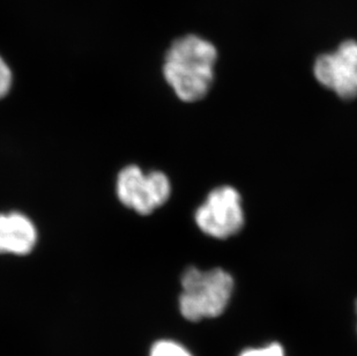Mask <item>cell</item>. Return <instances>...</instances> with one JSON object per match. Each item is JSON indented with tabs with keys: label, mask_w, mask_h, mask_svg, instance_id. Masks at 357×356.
Instances as JSON below:
<instances>
[{
	"label": "cell",
	"mask_w": 357,
	"mask_h": 356,
	"mask_svg": "<svg viewBox=\"0 0 357 356\" xmlns=\"http://www.w3.org/2000/svg\"><path fill=\"white\" fill-rule=\"evenodd\" d=\"M314 77L323 87L346 101L357 98V42L344 40L337 50L316 59Z\"/></svg>",
	"instance_id": "5"
},
{
	"label": "cell",
	"mask_w": 357,
	"mask_h": 356,
	"mask_svg": "<svg viewBox=\"0 0 357 356\" xmlns=\"http://www.w3.org/2000/svg\"><path fill=\"white\" fill-rule=\"evenodd\" d=\"M241 356H284V350L279 343H271L264 348H250L241 354Z\"/></svg>",
	"instance_id": "9"
},
{
	"label": "cell",
	"mask_w": 357,
	"mask_h": 356,
	"mask_svg": "<svg viewBox=\"0 0 357 356\" xmlns=\"http://www.w3.org/2000/svg\"><path fill=\"white\" fill-rule=\"evenodd\" d=\"M356 311H357V304H356Z\"/></svg>",
	"instance_id": "10"
},
{
	"label": "cell",
	"mask_w": 357,
	"mask_h": 356,
	"mask_svg": "<svg viewBox=\"0 0 357 356\" xmlns=\"http://www.w3.org/2000/svg\"><path fill=\"white\" fill-rule=\"evenodd\" d=\"M36 241V228L26 215L0 214V253L27 255L34 249Z\"/></svg>",
	"instance_id": "6"
},
{
	"label": "cell",
	"mask_w": 357,
	"mask_h": 356,
	"mask_svg": "<svg viewBox=\"0 0 357 356\" xmlns=\"http://www.w3.org/2000/svg\"><path fill=\"white\" fill-rule=\"evenodd\" d=\"M149 356H192V354L176 341L160 340L153 345Z\"/></svg>",
	"instance_id": "7"
},
{
	"label": "cell",
	"mask_w": 357,
	"mask_h": 356,
	"mask_svg": "<svg viewBox=\"0 0 357 356\" xmlns=\"http://www.w3.org/2000/svg\"><path fill=\"white\" fill-rule=\"evenodd\" d=\"M12 72L6 61L0 57V98H5L12 87Z\"/></svg>",
	"instance_id": "8"
},
{
	"label": "cell",
	"mask_w": 357,
	"mask_h": 356,
	"mask_svg": "<svg viewBox=\"0 0 357 356\" xmlns=\"http://www.w3.org/2000/svg\"><path fill=\"white\" fill-rule=\"evenodd\" d=\"M234 285L233 276L225 269L200 271L190 266L182 276L181 313L190 322L219 317L229 304Z\"/></svg>",
	"instance_id": "2"
},
{
	"label": "cell",
	"mask_w": 357,
	"mask_h": 356,
	"mask_svg": "<svg viewBox=\"0 0 357 356\" xmlns=\"http://www.w3.org/2000/svg\"><path fill=\"white\" fill-rule=\"evenodd\" d=\"M216 61L214 44L198 35H185L174 40L167 51L163 75L181 101L195 103L211 91Z\"/></svg>",
	"instance_id": "1"
},
{
	"label": "cell",
	"mask_w": 357,
	"mask_h": 356,
	"mask_svg": "<svg viewBox=\"0 0 357 356\" xmlns=\"http://www.w3.org/2000/svg\"><path fill=\"white\" fill-rule=\"evenodd\" d=\"M117 195L123 205L149 215L170 198L172 184L165 172L144 174L138 165H128L117 178Z\"/></svg>",
	"instance_id": "4"
},
{
	"label": "cell",
	"mask_w": 357,
	"mask_h": 356,
	"mask_svg": "<svg viewBox=\"0 0 357 356\" xmlns=\"http://www.w3.org/2000/svg\"><path fill=\"white\" fill-rule=\"evenodd\" d=\"M195 221L204 234L213 239L237 235L245 223L239 192L229 185L214 188L197 209Z\"/></svg>",
	"instance_id": "3"
}]
</instances>
